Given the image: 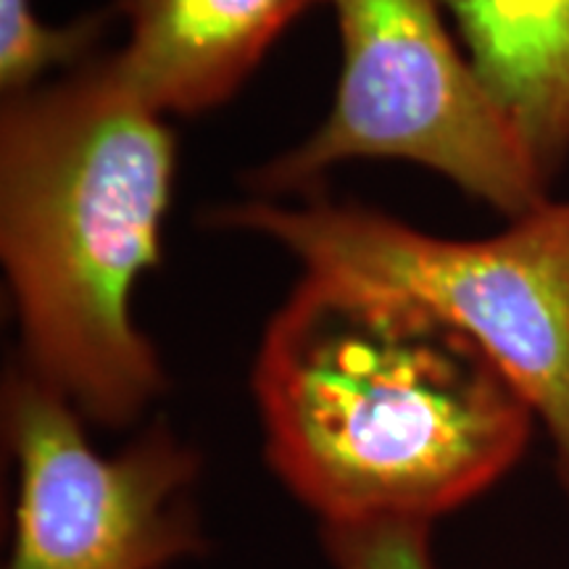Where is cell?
<instances>
[{"label": "cell", "mask_w": 569, "mask_h": 569, "mask_svg": "<svg viewBox=\"0 0 569 569\" xmlns=\"http://www.w3.org/2000/svg\"><path fill=\"white\" fill-rule=\"evenodd\" d=\"M253 396L272 472L325 525H432L522 459L532 409L490 356L396 290L303 274Z\"/></svg>", "instance_id": "cell-1"}, {"label": "cell", "mask_w": 569, "mask_h": 569, "mask_svg": "<svg viewBox=\"0 0 569 569\" xmlns=\"http://www.w3.org/2000/svg\"><path fill=\"white\" fill-rule=\"evenodd\" d=\"M174 180L163 113L109 59L3 98L0 256L19 365L84 422L130 427L167 390L132 322V290L161 259Z\"/></svg>", "instance_id": "cell-2"}, {"label": "cell", "mask_w": 569, "mask_h": 569, "mask_svg": "<svg viewBox=\"0 0 569 569\" xmlns=\"http://www.w3.org/2000/svg\"><path fill=\"white\" fill-rule=\"evenodd\" d=\"M213 222L259 232L309 274L411 296L465 330L549 430L569 496V201H546L501 234L448 240L359 206L246 203Z\"/></svg>", "instance_id": "cell-3"}, {"label": "cell", "mask_w": 569, "mask_h": 569, "mask_svg": "<svg viewBox=\"0 0 569 569\" xmlns=\"http://www.w3.org/2000/svg\"><path fill=\"white\" fill-rule=\"evenodd\" d=\"M343 42L336 103L309 140L256 172L293 193L359 159L422 163L517 219L543 206L549 174L446 24L443 0H327Z\"/></svg>", "instance_id": "cell-4"}, {"label": "cell", "mask_w": 569, "mask_h": 569, "mask_svg": "<svg viewBox=\"0 0 569 569\" xmlns=\"http://www.w3.org/2000/svg\"><path fill=\"white\" fill-rule=\"evenodd\" d=\"M3 436L17 465L3 569H174L209 546L201 457L169 425L106 457L67 398L17 361L3 382Z\"/></svg>", "instance_id": "cell-5"}, {"label": "cell", "mask_w": 569, "mask_h": 569, "mask_svg": "<svg viewBox=\"0 0 569 569\" xmlns=\"http://www.w3.org/2000/svg\"><path fill=\"white\" fill-rule=\"evenodd\" d=\"M325 0H117L130 38L111 56L156 111H209L232 96L298 13Z\"/></svg>", "instance_id": "cell-6"}, {"label": "cell", "mask_w": 569, "mask_h": 569, "mask_svg": "<svg viewBox=\"0 0 569 569\" xmlns=\"http://www.w3.org/2000/svg\"><path fill=\"white\" fill-rule=\"evenodd\" d=\"M469 61L546 174L569 153V0H443Z\"/></svg>", "instance_id": "cell-7"}, {"label": "cell", "mask_w": 569, "mask_h": 569, "mask_svg": "<svg viewBox=\"0 0 569 569\" xmlns=\"http://www.w3.org/2000/svg\"><path fill=\"white\" fill-rule=\"evenodd\" d=\"M113 11H98L67 27L34 17L32 0H0V88L3 98L38 88L53 67L82 61L101 38Z\"/></svg>", "instance_id": "cell-8"}, {"label": "cell", "mask_w": 569, "mask_h": 569, "mask_svg": "<svg viewBox=\"0 0 569 569\" xmlns=\"http://www.w3.org/2000/svg\"><path fill=\"white\" fill-rule=\"evenodd\" d=\"M432 525H325L322 546L332 569H436Z\"/></svg>", "instance_id": "cell-9"}]
</instances>
